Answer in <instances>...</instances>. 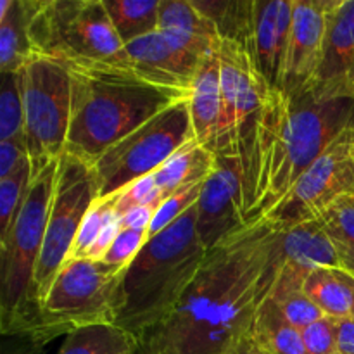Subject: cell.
I'll return each mask as SVG.
<instances>
[{
  "mask_svg": "<svg viewBox=\"0 0 354 354\" xmlns=\"http://www.w3.org/2000/svg\"><path fill=\"white\" fill-rule=\"evenodd\" d=\"M190 140L194 130L189 99H185L156 114L93 162L97 201L109 199L135 180L158 171Z\"/></svg>",
  "mask_w": 354,
  "mask_h": 354,
  "instance_id": "cell-8",
  "label": "cell"
},
{
  "mask_svg": "<svg viewBox=\"0 0 354 354\" xmlns=\"http://www.w3.org/2000/svg\"><path fill=\"white\" fill-rule=\"evenodd\" d=\"M23 135L37 176L64 154L73 107V75L57 62L35 55L21 69Z\"/></svg>",
  "mask_w": 354,
  "mask_h": 354,
  "instance_id": "cell-9",
  "label": "cell"
},
{
  "mask_svg": "<svg viewBox=\"0 0 354 354\" xmlns=\"http://www.w3.org/2000/svg\"><path fill=\"white\" fill-rule=\"evenodd\" d=\"M337 354H354V320H337Z\"/></svg>",
  "mask_w": 354,
  "mask_h": 354,
  "instance_id": "cell-40",
  "label": "cell"
},
{
  "mask_svg": "<svg viewBox=\"0 0 354 354\" xmlns=\"http://www.w3.org/2000/svg\"><path fill=\"white\" fill-rule=\"evenodd\" d=\"M216 154L194 138L154 171V178L162 199H168L185 187L206 182L216 171Z\"/></svg>",
  "mask_w": 354,
  "mask_h": 354,
  "instance_id": "cell-22",
  "label": "cell"
},
{
  "mask_svg": "<svg viewBox=\"0 0 354 354\" xmlns=\"http://www.w3.org/2000/svg\"><path fill=\"white\" fill-rule=\"evenodd\" d=\"M24 158H28L24 138L0 142V180L7 178Z\"/></svg>",
  "mask_w": 354,
  "mask_h": 354,
  "instance_id": "cell-37",
  "label": "cell"
},
{
  "mask_svg": "<svg viewBox=\"0 0 354 354\" xmlns=\"http://www.w3.org/2000/svg\"><path fill=\"white\" fill-rule=\"evenodd\" d=\"M272 225L249 227L227 244L207 252L203 268L175 310L138 341V354H175L196 334L232 287L244 277L261 252Z\"/></svg>",
  "mask_w": 354,
  "mask_h": 354,
  "instance_id": "cell-6",
  "label": "cell"
},
{
  "mask_svg": "<svg viewBox=\"0 0 354 354\" xmlns=\"http://www.w3.org/2000/svg\"><path fill=\"white\" fill-rule=\"evenodd\" d=\"M351 124L354 100L317 102L272 90L242 124L235 152L242 173V221H265L289 197L315 159Z\"/></svg>",
  "mask_w": 354,
  "mask_h": 354,
  "instance_id": "cell-1",
  "label": "cell"
},
{
  "mask_svg": "<svg viewBox=\"0 0 354 354\" xmlns=\"http://www.w3.org/2000/svg\"><path fill=\"white\" fill-rule=\"evenodd\" d=\"M190 99L133 76L73 75V107L66 154L93 165L104 152L180 100Z\"/></svg>",
  "mask_w": 354,
  "mask_h": 354,
  "instance_id": "cell-4",
  "label": "cell"
},
{
  "mask_svg": "<svg viewBox=\"0 0 354 354\" xmlns=\"http://www.w3.org/2000/svg\"><path fill=\"white\" fill-rule=\"evenodd\" d=\"M114 197V207H116L118 216H123L130 209L140 206H161L162 199L161 190L156 183L154 173L144 176V178L135 180L128 187H124L121 192H118Z\"/></svg>",
  "mask_w": 354,
  "mask_h": 354,
  "instance_id": "cell-33",
  "label": "cell"
},
{
  "mask_svg": "<svg viewBox=\"0 0 354 354\" xmlns=\"http://www.w3.org/2000/svg\"><path fill=\"white\" fill-rule=\"evenodd\" d=\"M189 111L194 138L204 147H209L216 135L221 111L220 59L216 52L206 55L201 62L189 99Z\"/></svg>",
  "mask_w": 354,
  "mask_h": 354,
  "instance_id": "cell-20",
  "label": "cell"
},
{
  "mask_svg": "<svg viewBox=\"0 0 354 354\" xmlns=\"http://www.w3.org/2000/svg\"><path fill=\"white\" fill-rule=\"evenodd\" d=\"M194 54L206 57L216 52L221 38L192 0H159V30Z\"/></svg>",
  "mask_w": 354,
  "mask_h": 354,
  "instance_id": "cell-19",
  "label": "cell"
},
{
  "mask_svg": "<svg viewBox=\"0 0 354 354\" xmlns=\"http://www.w3.org/2000/svg\"><path fill=\"white\" fill-rule=\"evenodd\" d=\"M232 354H242V353H232Z\"/></svg>",
  "mask_w": 354,
  "mask_h": 354,
  "instance_id": "cell-42",
  "label": "cell"
},
{
  "mask_svg": "<svg viewBox=\"0 0 354 354\" xmlns=\"http://www.w3.org/2000/svg\"><path fill=\"white\" fill-rule=\"evenodd\" d=\"M348 279H349V283H351L353 297H354V277L351 275V273H348ZM351 320H354V301H353V313H351Z\"/></svg>",
  "mask_w": 354,
  "mask_h": 354,
  "instance_id": "cell-41",
  "label": "cell"
},
{
  "mask_svg": "<svg viewBox=\"0 0 354 354\" xmlns=\"http://www.w3.org/2000/svg\"><path fill=\"white\" fill-rule=\"evenodd\" d=\"M28 12L35 55L75 76H133L104 0H28Z\"/></svg>",
  "mask_w": 354,
  "mask_h": 354,
  "instance_id": "cell-3",
  "label": "cell"
},
{
  "mask_svg": "<svg viewBox=\"0 0 354 354\" xmlns=\"http://www.w3.org/2000/svg\"><path fill=\"white\" fill-rule=\"evenodd\" d=\"M304 294L320 308L322 313L334 320L351 318L353 289L348 273L337 268H318L308 275Z\"/></svg>",
  "mask_w": 354,
  "mask_h": 354,
  "instance_id": "cell-25",
  "label": "cell"
},
{
  "mask_svg": "<svg viewBox=\"0 0 354 354\" xmlns=\"http://www.w3.org/2000/svg\"><path fill=\"white\" fill-rule=\"evenodd\" d=\"M33 182L30 158H24L7 178L0 180V239L6 237Z\"/></svg>",
  "mask_w": 354,
  "mask_h": 354,
  "instance_id": "cell-29",
  "label": "cell"
},
{
  "mask_svg": "<svg viewBox=\"0 0 354 354\" xmlns=\"http://www.w3.org/2000/svg\"><path fill=\"white\" fill-rule=\"evenodd\" d=\"M127 268L86 258L69 259L41 301L37 328L28 341L41 348L76 328L116 324L118 289Z\"/></svg>",
  "mask_w": 354,
  "mask_h": 354,
  "instance_id": "cell-7",
  "label": "cell"
},
{
  "mask_svg": "<svg viewBox=\"0 0 354 354\" xmlns=\"http://www.w3.org/2000/svg\"><path fill=\"white\" fill-rule=\"evenodd\" d=\"M353 277H354V275H353Z\"/></svg>",
  "mask_w": 354,
  "mask_h": 354,
  "instance_id": "cell-43",
  "label": "cell"
},
{
  "mask_svg": "<svg viewBox=\"0 0 354 354\" xmlns=\"http://www.w3.org/2000/svg\"><path fill=\"white\" fill-rule=\"evenodd\" d=\"M124 50L135 78L190 97L204 57L190 52L161 31L124 45Z\"/></svg>",
  "mask_w": 354,
  "mask_h": 354,
  "instance_id": "cell-16",
  "label": "cell"
},
{
  "mask_svg": "<svg viewBox=\"0 0 354 354\" xmlns=\"http://www.w3.org/2000/svg\"><path fill=\"white\" fill-rule=\"evenodd\" d=\"M216 54L220 59L221 111L209 149L221 152L234 147L242 124L263 106L272 88L259 78L251 55L239 44L221 40Z\"/></svg>",
  "mask_w": 354,
  "mask_h": 354,
  "instance_id": "cell-12",
  "label": "cell"
},
{
  "mask_svg": "<svg viewBox=\"0 0 354 354\" xmlns=\"http://www.w3.org/2000/svg\"><path fill=\"white\" fill-rule=\"evenodd\" d=\"M242 354H306L301 330L289 324L272 297L259 306Z\"/></svg>",
  "mask_w": 354,
  "mask_h": 354,
  "instance_id": "cell-21",
  "label": "cell"
},
{
  "mask_svg": "<svg viewBox=\"0 0 354 354\" xmlns=\"http://www.w3.org/2000/svg\"><path fill=\"white\" fill-rule=\"evenodd\" d=\"M294 0H254L252 28L245 52L251 55L259 78L272 90L280 88L290 28Z\"/></svg>",
  "mask_w": 354,
  "mask_h": 354,
  "instance_id": "cell-17",
  "label": "cell"
},
{
  "mask_svg": "<svg viewBox=\"0 0 354 354\" xmlns=\"http://www.w3.org/2000/svg\"><path fill=\"white\" fill-rule=\"evenodd\" d=\"M156 211H158V206H140L135 207V209H130L128 213H124L123 216L120 218L121 228L147 232L149 227H151Z\"/></svg>",
  "mask_w": 354,
  "mask_h": 354,
  "instance_id": "cell-39",
  "label": "cell"
},
{
  "mask_svg": "<svg viewBox=\"0 0 354 354\" xmlns=\"http://www.w3.org/2000/svg\"><path fill=\"white\" fill-rule=\"evenodd\" d=\"M118 213L116 207H114V197L104 201H95L93 206L90 207V211L86 213L85 220H83L82 227H80L78 235H76V241L73 244L71 254L69 259H83L86 258L88 251L92 249L93 242L97 241V237L100 235V232L104 230L109 221L116 220Z\"/></svg>",
  "mask_w": 354,
  "mask_h": 354,
  "instance_id": "cell-31",
  "label": "cell"
},
{
  "mask_svg": "<svg viewBox=\"0 0 354 354\" xmlns=\"http://www.w3.org/2000/svg\"><path fill=\"white\" fill-rule=\"evenodd\" d=\"M318 221L334 245L339 268L354 275V196L332 204Z\"/></svg>",
  "mask_w": 354,
  "mask_h": 354,
  "instance_id": "cell-28",
  "label": "cell"
},
{
  "mask_svg": "<svg viewBox=\"0 0 354 354\" xmlns=\"http://www.w3.org/2000/svg\"><path fill=\"white\" fill-rule=\"evenodd\" d=\"M204 183L185 187V189L178 190V192H175L173 196H169L168 199L162 201L161 206H159L158 211H156L154 218H152L151 227H149L147 230L149 239L158 235L159 232L165 230L166 227H169L173 221L178 220L182 214H185L190 207L196 206V203L199 201L201 190H203Z\"/></svg>",
  "mask_w": 354,
  "mask_h": 354,
  "instance_id": "cell-32",
  "label": "cell"
},
{
  "mask_svg": "<svg viewBox=\"0 0 354 354\" xmlns=\"http://www.w3.org/2000/svg\"><path fill=\"white\" fill-rule=\"evenodd\" d=\"M28 0H0V73H17L35 57Z\"/></svg>",
  "mask_w": 354,
  "mask_h": 354,
  "instance_id": "cell-23",
  "label": "cell"
},
{
  "mask_svg": "<svg viewBox=\"0 0 354 354\" xmlns=\"http://www.w3.org/2000/svg\"><path fill=\"white\" fill-rule=\"evenodd\" d=\"M59 159L33 176L24 203L6 237L0 239V328L6 335L30 339L38 324L40 304L35 270L44 245L54 196Z\"/></svg>",
  "mask_w": 354,
  "mask_h": 354,
  "instance_id": "cell-5",
  "label": "cell"
},
{
  "mask_svg": "<svg viewBox=\"0 0 354 354\" xmlns=\"http://www.w3.org/2000/svg\"><path fill=\"white\" fill-rule=\"evenodd\" d=\"M196 232V206L151 237L118 289L116 325L140 341L180 303L207 258Z\"/></svg>",
  "mask_w": 354,
  "mask_h": 354,
  "instance_id": "cell-2",
  "label": "cell"
},
{
  "mask_svg": "<svg viewBox=\"0 0 354 354\" xmlns=\"http://www.w3.org/2000/svg\"><path fill=\"white\" fill-rule=\"evenodd\" d=\"M354 196V124L346 128L297 180L265 223L279 228L315 221L339 199Z\"/></svg>",
  "mask_w": 354,
  "mask_h": 354,
  "instance_id": "cell-11",
  "label": "cell"
},
{
  "mask_svg": "<svg viewBox=\"0 0 354 354\" xmlns=\"http://www.w3.org/2000/svg\"><path fill=\"white\" fill-rule=\"evenodd\" d=\"M277 303V306L280 308L282 315L286 317V320L289 322L292 327H296L297 330H304L306 327H310L315 322L322 320L325 317L320 311V308L310 299V297L304 294V290L299 292L287 294L282 297H272Z\"/></svg>",
  "mask_w": 354,
  "mask_h": 354,
  "instance_id": "cell-34",
  "label": "cell"
},
{
  "mask_svg": "<svg viewBox=\"0 0 354 354\" xmlns=\"http://www.w3.org/2000/svg\"><path fill=\"white\" fill-rule=\"evenodd\" d=\"M104 6L123 45L159 30V0H104Z\"/></svg>",
  "mask_w": 354,
  "mask_h": 354,
  "instance_id": "cell-27",
  "label": "cell"
},
{
  "mask_svg": "<svg viewBox=\"0 0 354 354\" xmlns=\"http://www.w3.org/2000/svg\"><path fill=\"white\" fill-rule=\"evenodd\" d=\"M95 201L97 183L92 165L64 152L59 158L44 245L35 270L38 304H41L55 277L69 261L80 227Z\"/></svg>",
  "mask_w": 354,
  "mask_h": 354,
  "instance_id": "cell-10",
  "label": "cell"
},
{
  "mask_svg": "<svg viewBox=\"0 0 354 354\" xmlns=\"http://www.w3.org/2000/svg\"><path fill=\"white\" fill-rule=\"evenodd\" d=\"M196 9L213 23L221 40H230L245 50L252 28L254 0H192Z\"/></svg>",
  "mask_w": 354,
  "mask_h": 354,
  "instance_id": "cell-26",
  "label": "cell"
},
{
  "mask_svg": "<svg viewBox=\"0 0 354 354\" xmlns=\"http://www.w3.org/2000/svg\"><path fill=\"white\" fill-rule=\"evenodd\" d=\"M216 171L206 180L196 203V232L206 251L248 230L242 221V173L235 149L214 152Z\"/></svg>",
  "mask_w": 354,
  "mask_h": 354,
  "instance_id": "cell-13",
  "label": "cell"
},
{
  "mask_svg": "<svg viewBox=\"0 0 354 354\" xmlns=\"http://www.w3.org/2000/svg\"><path fill=\"white\" fill-rule=\"evenodd\" d=\"M306 354H337V320L324 317L301 330Z\"/></svg>",
  "mask_w": 354,
  "mask_h": 354,
  "instance_id": "cell-35",
  "label": "cell"
},
{
  "mask_svg": "<svg viewBox=\"0 0 354 354\" xmlns=\"http://www.w3.org/2000/svg\"><path fill=\"white\" fill-rule=\"evenodd\" d=\"M147 232L121 228L116 241L113 242V245H111L109 251L106 252L102 261L106 263V265L127 268V266H130V263L137 258V254L140 252V249L147 244Z\"/></svg>",
  "mask_w": 354,
  "mask_h": 354,
  "instance_id": "cell-36",
  "label": "cell"
},
{
  "mask_svg": "<svg viewBox=\"0 0 354 354\" xmlns=\"http://www.w3.org/2000/svg\"><path fill=\"white\" fill-rule=\"evenodd\" d=\"M306 95L317 102L354 100V0H328L324 59Z\"/></svg>",
  "mask_w": 354,
  "mask_h": 354,
  "instance_id": "cell-14",
  "label": "cell"
},
{
  "mask_svg": "<svg viewBox=\"0 0 354 354\" xmlns=\"http://www.w3.org/2000/svg\"><path fill=\"white\" fill-rule=\"evenodd\" d=\"M140 344L133 334L116 324H97L66 335L57 354H138Z\"/></svg>",
  "mask_w": 354,
  "mask_h": 354,
  "instance_id": "cell-24",
  "label": "cell"
},
{
  "mask_svg": "<svg viewBox=\"0 0 354 354\" xmlns=\"http://www.w3.org/2000/svg\"><path fill=\"white\" fill-rule=\"evenodd\" d=\"M280 263L275 289L280 292L301 290L304 280L318 268H339V259L320 221L280 228Z\"/></svg>",
  "mask_w": 354,
  "mask_h": 354,
  "instance_id": "cell-18",
  "label": "cell"
},
{
  "mask_svg": "<svg viewBox=\"0 0 354 354\" xmlns=\"http://www.w3.org/2000/svg\"><path fill=\"white\" fill-rule=\"evenodd\" d=\"M21 73H2L0 90V142L24 138Z\"/></svg>",
  "mask_w": 354,
  "mask_h": 354,
  "instance_id": "cell-30",
  "label": "cell"
},
{
  "mask_svg": "<svg viewBox=\"0 0 354 354\" xmlns=\"http://www.w3.org/2000/svg\"><path fill=\"white\" fill-rule=\"evenodd\" d=\"M328 0H294V17L280 88L306 95L322 64L327 41Z\"/></svg>",
  "mask_w": 354,
  "mask_h": 354,
  "instance_id": "cell-15",
  "label": "cell"
},
{
  "mask_svg": "<svg viewBox=\"0 0 354 354\" xmlns=\"http://www.w3.org/2000/svg\"><path fill=\"white\" fill-rule=\"evenodd\" d=\"M120 232H121L120 218L109 221V223L104 227V230L100 232V235L97 237V241L93 242L92 249H90L88 254H86V259H92V261H102L104 256H106V252L111 249L113 242L116 241V237Z\"/></svg>",
  "mask_w": 354,
  "mask_h": 354,
  "instance_id": "cell-38",
  "label": "cell"
}]
</instances>
